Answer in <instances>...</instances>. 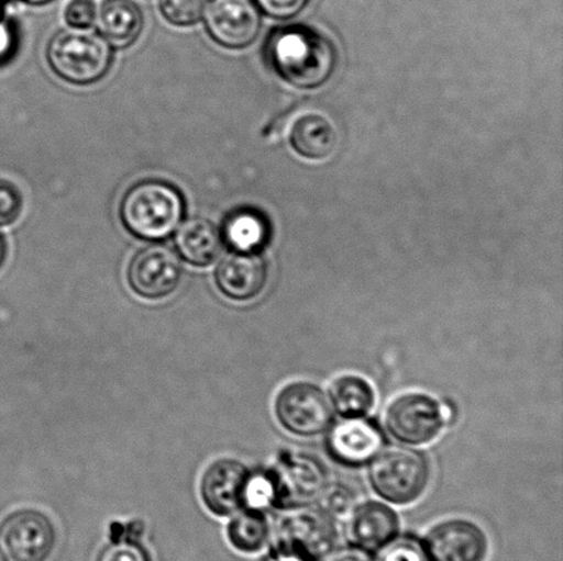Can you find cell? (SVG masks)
Listing matches in <instances>:
<instances>
[{
  "label": "cell",
  "instance_id": "1",
  "mask_svg": "<svg viewBox=\"0 0 563 561\" xmlns=\"http://www.w3.org/2000/svg\"><path fill=\"white\" fill-rule=\"evenodd\" d=\"M186 202L175 186L163 180H143L125 192L120 217L135 238L163 242L175 234L184 222Z\"/></svg>",
  "mask_w": 563,
  "mask_h": 561
},
{
  "label": "cell",
  "instance_id": "2",
  "mask_svg": "<svg viewBox=\"0 0 563 561\" xmlns=\"http://www.w3.org/2000/svg\"><path fill=\"white\" fill-rule=\"evenodd\" d=\"M268 59L282 79L298 88H317L333 75L334 47L307 27H285L269 38Z\"/></svg>",
  "mask_w": 563,
  "mask_h": 561
},
{
  "label": "cell",
  "instance_id": "3",
  "mask_svg": "<svg viewBox=\"0 0 563 561\" xmlns=\"http://www.w3.org/2000/svg\"><path fill=\"white\" fill-rule=\"evenodd\" d=\"M367 467V480L375 496L394 507L419 502L432 481L428 456L406 445H385Z\"/></svg>",
  "mask_w": 563,
  "mask_h": 561
},
{
  "label": "cell",
  "instance_id": "4",
  "mask_svg": "<svg viewBox=\"0 0 563 561\" xmlns=\"http://www.w3.org/2000/svg\"><path fill=\"white\" fill-rule=\"evenodd\" d=\"M49 68L66 82L90 86L103 79L113 63V47L90 30H63L47 44Z\"/></svg>",
  "mask_w": 563,
  "mask_h": 561
},
{
  "label": "cell",
  "instance_id": "5",
  "mask_svg": "<svg viewBox=\"0 0 563 561\" xmlns=\"http://www.w3.org/2000/svg\"><path fill=\"white\" fill-rule=\"evenodd\" d=\"M273 529L268 553L297 561H320L336 547V520L318 505L284 510Z\"/></svg>",
  "mask_w": 563,
  "mask_h": 561
},
{
  "label": "cell",
  "instance_id": "6",
  "mask_svg": "<svg viewBox=\"0 0 563 561\" xmlns=\"http://www.w3.org/2000/svg\"><path fill=\"white\" fill-rule=\"evenodd\" d=\"M452 419L450 405L424 392L397 394L386 405L384 430L397 444L422 448L433 444Z\"/></svg>",
  "mask_w": 563,
  "mask_h": 561
},
{
  "label": "cell",
  "instance_id": "7",
  "mask_svg": "<svg viewBox=\"0 0 563 561\" xmlns=\"http://www.w3.org/2000/svg\"><path fill=\"white\" fill-rule=\"evenodd\" d=\"M274 416L292 437L311 439L324 436L334 423L328 392L311 381H292L274 399Z\"/></svg>",
  "mask_w": 563,
  "mask_h": 561
},
{
  "label": "cell",
  "instance_id": "8",
  "mask_svg": "<svg viewBox=\"0 0 563 561\" xmlns=\"http://www.w3.org/2000/svg\"><path fill=\"white\" fill-rule=\"evenodd\" d=\"M267 470L274 485V508L282 510L317 504L330 483L328 467L311 453L284 450Z\"/></svg>",
  "mask_w": 563,
  "mask_h": 561
},
{
  "label": "cell",
  "instance_id": "9",
  "mask_svg": "<svg viewBox=\"0 0 563 561\" xmlns=\"http://www.w3.org/2000/svg\"><path fill=\"white\" fill-rule=\"evenodd\" d=\"M57 547V526L41 509H16L0 521L3 561H49Z\"/></svg>",
  "mask_w": 563,
  "mask_h": 561
},
{
  "label": "cell",
  "instance_id": "10",
  "mask_svg": "<svg viewBox=\"0 0 563 561\" xmlns=\"http://www.w3.org/2000/svg\"><path fill=\"white\" fill-rule=\"evenodd\" d=\"M184 278L178 253L162 244L137 251L126 269V282L132 293L146 301H162L179 289Z\"/></svg>",
  "mask_w": 563,
  "mask_h": 561
},
{
  "label": "cell",
  "instance_id": "11",
  "mask_svg": "<svg viewBox=\"0 0 563 561\" xmlns=\"http://www.w3.org/2000/svg\"><path fill=\"white\" fill-rule=\"evenodd\" d=\"M324 436L329 458L347 469L368 465L386 445L384 427L368 416L334 422Z\"/></svg>",
  "mask_w": 563,
  "mask_h": 561
},
{
  "label": "cell",
  "instance_id": "12",
  "mask_svg": "<svg viewBox=\"0 0 563 561\" xmlns=\"http://www.w3.org/2000/svg\"><path fill=\"white\" fill-rule=\"evenodd\" d=\"M422 538L430 561H487L489 557L488 535L472 519L440 520Z\"/></svg>",
  "mask_w": 563,
  "mask_h": 561
},
{
  "label": "cell",
  "instance_id": "13",
  "mask_svg": "<svg viewBox=\"0 0 563 561\" xmlns=\"http://www.w3.org/2000/svg\"><path fill=\"white\" fill-rule=\"evenodd\" d=\"M202 19L209 36L225 48L250 46L262 27L261 10L253 0H209Z\"/></svg>",
  "mask_w": 563,
  "mask_h": 561
},
{
  "label": "cell",
  "instance_id": "14",
  "mask_svg": "<svg viewBox=\"0 0 563 561\" xmlns=\"http://www.w3.org/2000/svg\"><path fill=\"white\" fill-rule=\"evenodd\" d=\"M400 531L401 520L394 505L379 498L358 502L345 519L347 546L373 557Z\"/></svg>",
  "mask_w": 563,
  "mask_h": 561
},
{
  "label": "cell",
  "instance_id": "15",
  "mask_svg": "<svg viewBox=\"0 0 563 561\" xmlns=\"http://www.w3.org/2000/svg\"><path fill=\"white\" fill-rule=\"evenodd\" d=\"M251 471L236 459H219L208 465L200 481V496L209 513L225 518L244 508Z\"/></svg>",
  "mask_w": 563,
  "mask_h": 561
},
{
  "label": "cell",
  "instance_id": "16",
  "mask_svg": "<svg viewBox=\"0 0 563 561\" xmlns=\"http://www.w3.org/2000/svg\"><path fill=\"white\" fill-rule=\"evenodd\" d=\"M268 283V266L258 253H233L214 269V284L234 302L256 300Z\"/></svg>",
  "mask_w": 563,
  "mask_h": 561
},
{
  "label": "cell",
  "instance_id": "17",
  "mask_svg": "<svg viewBox=\"0 0 563 561\" xmlns=\"http://www.w3.org/2000/svg\"><path fill=\"white\" fill-rule=\"evenodd\" d=\"M176 253L192 267L212 266L223 251L220 229L207 218L192 217L181 222L174 234Z\"/></svg>",
  "mask_w": 563,
  "mask_h": 561
},
{
  "label": "cell",
  "instance_id": "18",
  "mask_svg": "<svg viewBox=\"0 0 563 561\" xmlns=\"http://www.w3.org/2000/svg\"><path fill=\"white\" fill-rule=\"evenodd\" d=\"M96 22L99 35L113 48L132 46L145 26L142 10L134 0H103Z\"/></svg>",
  "mask_w": 563,
  "mask_h": 561
},
{
  "label": "cell",
  "instance_id": "19",
  "mask_svg": "<svg viewBox=\"0 0 563 561\" xmlns=\"http://www.w3.org/2000/svg\"><path fill=\"white\" fill-rule=\"evenodd\" d=\"M289 137L296 153L309 159L331 156L339 141L334 124L317 112L298 115L291 124Z\"/></svg>",
  "mask_w": 563,
  "mask_h": 561
},
{
  "label": "cell",
  "instance_id": "20",
  "mask_svg": "<svg viewBox=\"0 0 563 561\" xmlns=\"http://www.w3.org/2000/svg\"><path fill=\"white\" fill-rule=\"evenodd\" d=\"M325 392L334 414L341 419L368 416L377 403L374 384L357 373H341L331 381Z\"/></svg>",
  "mask_w": 563,
  "mask_h": 561
},
{
  "label": "cell",
  "instance_id": "21",
  "mask_svg": "<svg viewBox=\"0 0 563 561\" xmlns=\"http://www.w3.org/2000/svg\"><path fill=\"white\" fill-rule=\"evenodd\" d=\"M223 244L233 253H261L267 244V220L252 209H236L225 217L220 229Z\"/></svg>",
  "mask_w": 563,
  "mask_h": 561
},
{
  "label": "cell",
  "instance_id": "22",
  "mask_svg": "<svg viewBox=\"0 0 563 561\" xmlns=\"http://www.w3.org/2000/svg\"><path fill=\"white\" fill-rule=\"evenodd\" d=\"M225 535L236 552L256 554L268 547L273 526L266 510L241 508L231 515Z\"/></svg>",
  "mask_w": 563,
  "mask_h": 561
},
{
  "label": "cell",
  "instance_id": "23",
  "mask_svg": "<svg viewBox=\"0 0 563 561\" xmlns=\"http://www.w3.org/2000/svg\"><path fill=\"white\" fill-rule=\"evenodd\" d=\"M373 558L374 561H430L423 538L401 531Z\"/></svg>",
  "mask_w": 563,
  "mask_h": 561
},
{
  "label": "cell",
  "instance_id": "24",
  "mask_svg": "<svg viewBox=\"0 0 563 561\" xmlns=\"http://www.w3.org/2000/svg\"><path fill=\"white\" fill-rule=\"evenodd\" d=\"M357 503L355 489L346 485V483L330 482L314 505H318L325 514H329L331 518L336 520L346 519V516L352 513Z\"/></svg>",
  "mask_w": 563,
  "mask_h": 561
},
{
  "label": "cell",
  "instance_id": "25",
  "mask_svg": "<svg viewBox=\"0 0 563 561\" xmlns=\"http://www.w3.org/2000/svg\"><path fill=\"white\" fill-rule=\"evenodd\" d=\"M209 0H159V11L175 26L198 24L206 13Z\"/></svg>",
  "mask_w": 563,
  "mask_h": 561
},
{
  "label": "cell",
  "instance_id": "26",
  "mask_svg": "<svg viewBox=\"0 0 563 561\" xmlns=\"http://www.w3.org/2000/svg\"><path fill=\"white\" fill-rule=\"evenodd\" d=\"M96 561H153L151 552L140 541L120 540L109 542L99 551Z\"/></svg>",
  "mask_w": 563,
  "mask_h": 561
},
{
  "label": "cell",
  "instance_id": "27",
  "mask_svg": "<svg viewBox=\"0 0 563 561\" xmlns=\"http://www.w3.org/2000/svg\"><path fill=\"white\" fill-rule=\"evenodd\" d=\"M24 207V197L19 187L0 179V227L15 223Z\"/></svg>",
  "mask_w": 563,
  "mask_h": 561
},
{
  "label": "cell",
  "instance_id": "28",
  "mask_svg": "<svg viewBox=\"0 0 563 561\" xmlns=\"http://www.w3.org/2000/svg\"><path fill=\"white\" fill-rule=\"evenodd\" d=\"M64 19L69 27L90 30L96 24L97 5L92 0H70L65 5Z\"/></svg>",
  "mask_w": 563,
  "mask_h": 561
},
{
  "label": "cell",
  "instance_id": "29",
  "mask_svg": "<svg viewBox=\"0 0 563 561\" xmlns=\"http://www.w3.org/2000/svg\"><path fill=\"white\" fill-rule=\"evenodd\" d=\"M258 10L273 19L287 20L300 14L307 8L309 0H253Z\"/></svg>",
  "mask_w": 563,
  "mask_h": 561
},
{
  "label": "cell",
  "instance_id": "30",
  "mask_svg": "<svg viewBox=\"0 0 563 561\" xmlns=\"http://www.w3.org/2000/svg\"><path fill=\"white\" fill-rule=\"evenodd\" d=\"M320 561H374L373 554L361 551V549L346 547H335Z\"/></svg>",
  "mask_w": 563,
  "mask_h": 561
},
{
  "label": "cell",
  "instance_id": "31",
  "mask_svg": "<svg viewBox=\"0 0 563 561\" xmlns=\"http://www.w3.org/2000/svg\"><path fill=\"white\" fill-rule=\"evenodd\" d=\"M5 258V244L2 234H0V268L3 267Z\"/></svg>",
  "mask_w": 563,
  "mask_h": 561
},
{
  "label": "cell",
  "instance_id": "32",
  "mask_svg": "<svg viewBox=\"0 0 563 561\" xmlns=\"http://www.w3.org/2000/svg\"><path fill=\"white\" fill-rule=\"evenodd\" d=\"M264 561H297V560L286 558V557H279V554L268 553L267 558L264 559Z\"/></svg>",
  "mask_w": 563,
  "mask_h": 561
},
{
  "label": "cell",
  "instance_id": "33",
  "mask_svg": "<svg viewBox=\"0 0 563 561\" xmlns=\"http://www.w3.org/2000/svg\"><path fill=\"white\" fill-rule=\"evenodd\" d=\"M21 2H25L32 5H43L53 2V0H21Z\"/></svg>",
  "mask_w": 563,
  "mask_h": 561
},
{
  "label": "cell",
  "instance_id": "34",
  "mask_svg": "<svg viewBox=\"0 0 563 561\" xmlns=\"http://www.w3.org/2000/svg\"><path fill=\"white\" fill-rule=\"evenodd\" d=\"M0 561H2V559H0Z\"/></svg>",
  "mask_w": 563,
  "mask_h": 561
}]
</instances>
